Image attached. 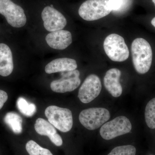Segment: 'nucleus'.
<instances>
[{"instance_id": "nucleus-1", "label": "nucleus", "mask_w": 155, "mask_h": 155, "mask_svg": "<svg viewBox=\"0 0 155 155\" xmlns=\"http://www.w3.org/2000/svg\"><path fill=\"white\" fill-rule=\"evenodd\" d=\"M134 67L139 74L148 72L151 66L153 53L150 45L143 38H136L131 45Z\"/></svg>"}, {"instance_id": "nucleus-2", "label": "nucleus", "mask_w": 155, "mask_h": 155, "mask_svg": "<svg viewBox=\"0 0 155 155\" xmlns=\"http://www.w3.org/2000/svg\"><path fill=\"white\" fill-rule=\"evenodd\" d=\"M104 47L106 54L112 61L123 62L129 57V50L125 40L119 35L112 34L107 37Z\"/></svg>"}, {"instance_id": "nucleus-3", "label": "nucleus", "mask_w": 155, "mask_h": 155, "mask_svg": "<svg viewBox=\"0 0 155 155\" xmlns=\"http://www.w3.org/2000/svg\"><path fill=\"white\" fill-rule=\"evenodd\" d=\"M109 0H87L80 6L78 14L86 21L98 20L109 15L112 11Z\"/></svg>"}, {"instance_id": "nucleus-4", "label": "nucleus", "mask_w": 155, "mask_h": 155, "mask_svg": "<svg viewBox=\"0 0 155 155\" xmlns=\"http://www.w3.org/2000/svg\"><path fill=\"white\" fill-rule=\"evenodd\" d=\"M45 113L49 122L60 131L67 132L72 129L73 118L69 109L51 106L46 109Z\"/></svg>"}, {"instance_id": "nucleus-5", "label": "nucleus", "mask_w": 155, "mask_h": 155, "mask_svg": "<svg viewBox=\"0 0 155 155\" xmlns=\"http://www.w3.org/2000/svg\"><path fill=\"white\" fill-rule=\"evenodd\" d=\"M110 118V112L105 108L94 107L81 112L79 120L81 125L89 130L98 129Z\"/></svg>"}, {"instance_id": "nucleus-6", "label": "nucleus", "mask_w": 155, "mask_h": 155, "mask_svg": "<svg viewBox=\"0 0 155 155\" xmlns=\"http://www.w3.org/2000/svg\"><path fill=\"white\" fill-rule=\"evenodd\" d=\"M131 129L129 119L125 116H119L104 124L100 129V134L104 139L110 140L129 133Z\"/></svg>"}, {"instance_id": "nucleus-7", "label": "nucleus", "mask_w": 155, "mask_h": 155, "mask_svg": "<svg viewBox=\"0 0 155 155\" xmlns=\"http://www.w3.org/2000/svg\"><path fill=\"white\" fill-rule=\"evenodd\" d=\"M0 14L14 28H21L26 24L27 18L24 10L11 0H0Z\"/></svg>"}, {"instance_id": "nucleus-8", "label": "nucleus", "mask_w": 155, "mask_h": 155, "mask_svg": "<svg viewBox=\"0 0 155 155\" xmlns=\"http://www.w3.org/2000/svg\"><path fill=\"white\" fill-rule=\"evenodd\" d=\"M61 75V78L51 82V89L55 92L64 93L72 91L80 84V72L77 69L62 72Z\"/></svg>"}, {"instance_id": "nucleus-9", "label": "nucleus", "mask_w": 155, "mask_h": 155, "mask_svg": "<svg viewBox=\"0 0 155 155\" xmlns=\"http://www.w3.org/2000/svg\"><path fill=\"white\" fill-rule=\"evenodd\" d=\"M102 89L100 78L95 74L88 75L78 91V97L84 104H88L98 96Z\"/></svg>"}, {"instance_id": "nucleus-10", "label": "nucleus", "mask_w": 155, "mask_h": 155, "mask_svg": "<svg viewBox=\"0 0 155 155\" xmlns=\"http://www.w3.org/2000/svg\"><path fill=\"white\" fill-rule=\"evenodd\" d=\"M41 16L44 26L48 31L52 32L62 30L67 25V19L53 5L45 8L42 11Z\"/></svg>"}, {"instance_id": "nucleus-11", "label": "nucleus", "mask_w": 155, "mask_h": 155, "mask_svg": "<svg viewBox=\"0 0 155 155\" xmlns=\"http://www.w3.org/2000/svg\"><path fill=\"white\" fill-rule=\"evenodd\" d=\"M45 40L49 46L54 49L67 48L72 43V34L69 31L60 30L48 34Z\"/></svg>"}, {"instance_id": "nucleus-12", "label": "nucleus", "mask_w": 155, "mask_h": 155, "mask_svg": "<svg viewBox=\"0 0 155 155\" xmlns=\"http://www.w3.org/2000/svg\"><path fill=\"white\" fill-rule=\"evenodd\" d=\"M121 72L116 68L109 69L104 78V84L107 90L115 97H118L122 94V88L119 82Z\"/></svg>"}, {"instance_id": "nucleus-13", "label": "nucleus", "mask_w": 155, "mask_h": 155, "mask_svg": "<svg viewBox=\"0 0 155 155\" xmlns=\"http://www.w3.org/2000/svg\"><path fill=\"white\" fill-rule=\"evenodd\" d=\"M34 127L37 133L41 135L48 136L57 146L60 147L63 144L62 137L58 134L54 125L47 120L38 118L36 120Z\"/></svg>"}, {"instance_id": "nucleus-14", "label": "nucleus", "mask_w": 155, "mask_h": 155, "mask_svg": "<svg viewBox=\"0 0 155 155\" xmlns=\"http://www.w3.org/2000/svg\"><path fill=\"white\" fill-rule=\"evenodd\" d=\"M76 61L69 58H61L55 59L48 63L45 67V71L47 74L56 72L73 71L77 68Z\"/></svg>"}, {"instance_id": "nucleus-15", "label": "nucleus", "mask_w": 155, "mask_h": 155, "mask_svg": "<svg viewBox=\"0 0 155 155\" xmlns=\"http://www.w3.org/2000/svg\"><path fill=\"white\" fill-rule=\"evenodd\" d=\"M13 55L8 45L0 43V75L7 77L14 69Z\"/></svg>"}, {"instance_id": "nucleus-16", "label": "nucleus", "mask_w": 155, "mask_h": 155, "mask_svg": "<svg viewBox=\"0 0 155 155\" xmlns=\"http://www.w3.org/2000/svg\"><path fill=\"white\" fill-rule=\"evenodd\" d=\"M4 122L15 134L22 133V119L19 114L14 112H8L5 116Z\"/></svg>"}, {"instance_id": "nucleus-17", "label": "nucleus", "mask_w": 155, "mask_h": 155, "mask_svg": "<svg viewBox=\"0 0 155 155\" xmlns=\"http://www.w3.org/2000/svg\"><path fill=\"white\" fill-rule=\"evenodd\" d=\"M17 106L19 112L26 117H31L36 113L35 104L29 102L22 97H19L17 99Z\"/></svg>"}, {"instance_id": "nucleus-18", "label": "nucleus", "mask_w": 155, "mask_h": 155, "mask_svg": "<svg viewBox=\"0 0 155 155\" xmlns=\"http://www.w3.org/2000/svg\"><path fill=\"white\" fill-rule=\"evenodd\" d=\"M145 119L148 127L151 129H155V98L151 100L147 104L145 110Z\"/></svg>"}, {"instance_id": "nucleus-19", "label": "nucleus", "mask_w": 155, "mask_h": 155, "mask_svg": "<svg viewBox=\"0 0 155 155\" xmlns=\"http://www.w3.org/2000/svg\"><path fill=\"white\" fill-rule=\"evenodd\" d=\"M25 148L29 155H53L49 150L42 147L32 140L26 143Z\"/></svg>"}, {"instance_id": "nucleus-20", "label": "nucleus", "mask_w": 155, "mask_h": 155, "mask_svg": "<svg viewBox=\"0 0 155 155\" xmlns=\"http://www.w3.org/2000/svg\"><path fill=\"white\" fill-rule=\"evenodd\" d=\"M136 149L130 145L120 146L114 148L107 155H135Z\"/></svg>"}, {"instance_id": "nucleus-21", "label": "nucleus", "mask_w": 155, "mask_h": 155, "mask_svg": "<svg viewBox=\"0 0 155 155\" xmlns=\"http://www.w3.org/2000/svg\"><path fill=\"white\" fill-rule=\"evenodd\" d=\"M124 0H109V7L112 11H117L120 8Z\"/></svg>"}, {"instance_id": "nucleus-22", "label": "nucleus", "mask_w": 155, "mask_h": 155, "mask_svg": "<svg viewBox=\"0 0 155 155\" xmlns=\"http://www.w3.org/2000/svg\"><path fill=\"white\" fill-rule=\"evenodd\" d=\"M8 99V95L4 91L0 90V110Z\"/></svg>"}, {"instance_id": "nucleus-23", "label": "nucleus", "mask_w": 155, "mask_h": 155, "mask_svg": "<svg viewBox=\"0 0 155 155\" xmlns=\"http://www.w3.org/2000/svg\"><path fill=\"white\" fill-rule=\"evenodd\" d=\"M151 24L155 28V17L151 20Z\"/></svg>"}, {"instance_id": "nucleus-24", "label": "nucleus", "mask_w": 155, "mask_h": 155, "mask_svg": "<svg viewBox=\"0 0 155 155\" xmlns=\"http://www.w3.org/2000/svg\"><path fill=\"white\" fill-rule=\"evenodd\" d=\"M153 3H154V5L155 6V0H152Z\"/></svg>"}, {"instance_id": "nucleus-25", "label": "nucleus", "mask_w": 155, "mask_h": 155, "mask_svg": "<svg viewBox=\"0 0 155 155\" xmlns=\"http://www.w3.org/2000/svg\"></svg>"}]
</instances>
